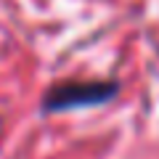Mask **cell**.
<instances>
[{
	"label": "cell",
	"mask_w": 159,
	"mask_h": 159,
	"mask_svg": "<svg viewBox=\"0 0 159 159\" xmlns=\"http://www.w3.org/2000/svg\"><path fill=\"white\" fill-rule=\"evenodd\" d=\"M117 90V82H66V85L51 88L40 101V109L43 114H58L82 106H101L111 101Z\"/></svg>",
	"instance_id": "obj_1"
}]
</instances>
